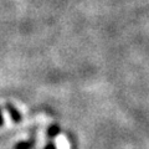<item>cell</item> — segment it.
<instances>
[{
	"label": "cell",
	"instance_id": "7a4b0ae2",
	"mask_svg": "<svg viewBox=\"0 0 149 149\" xmlns=\"http://www.w3.org/2000/svg\"><path fill=\"white\" fill-rule=\"evenodd\" d=\"M60 133H61V128H60L57 124H51L50 127L47 128V136H49L50 138L57 137Z\"/></svg>",
	"mask_w": 149,
	"mask_h": 149
},
{
	"label": "cell",
	"instance_id": "6da1fadb",
	"mask_svg": "<svg viewBox=\"0 0 149 149\" xmlns=\"http://www.w3.org/2000/svg\"><path fill=\"white\" fill-rule=\"evenodd\" d=\"M5 108L8 111V113L9 116H10V118L14 123H21V120H22V114H21V112L19 111L15 106H14L13 103H9V102H6L5 103Z\"/></svg>",
	"mask_w": 149,
	"mask_h": 149
},
{
	"label": "cell",
	"instance_id": "3957f363",
	"mask_svg": "<svg viewBox=\"0 0 149 149\" xmlns=\"http://www.w3.org/2000/svg\"><path fill=\"white\" fill-rule=\"evenodd\" d=\"M35 141L31 139V141H24V142H19L15 144V149H31L34 147Z\"/></svg>",
	"mask_w": 149,
	"mask_h": 149
},
{
	"label": "cell",
	"instance_id": "277c9868",
	"mask_svg": "<svg viewBox=\"0 0 149 149\" xmlns=\"http://www.w3.org/2000/svg\"><path fill=\"white\" fill-rule=\"evenodd\" d=\"M44 149H57V147H56V144L54 142H50V143L46 144V147Z\"/></svg>",
	"mask_w": 149,
	"mask_h": 149
},
{
	"label": "cell",
	"instance_id": "5b68a950",
	"mask_svg": "<svg viewBox=\"0 0 149 149\" xmlns=\"http://www.w3.org/2000/svg\"><path fill=\"white\" fill-rule=\"evenodd\" d=\"M4 124V117H3V109L1 107H0V127Z\"/></svg>",
	"mask_w": 149,
	"mask_h": 149
}]
</instances>
